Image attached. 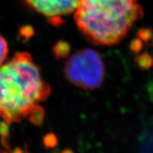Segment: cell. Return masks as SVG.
<instances>
[{
    "label": "cell",
    "mask_w": 153,
    "mask_h": 153,
    "mask_svg": "<svg viewBox=\"0 0 153 153\" xmlns=\"http://www.w3.org/2000/svg\"><path fill=\"white\" fill-rule=\"evenodd\" d=\"M50 92L29 53H16L0 67V116L9 124L26 119L42 123L44 111L40 104Z\"/></svg>",
    "instance_id": "1"
},
{
    "label": "cell",
    "mask_w": 153,
    "mask_h": 153,
    "mask_svg": "<svg viewBox=\"0 0 153 153\" xmlns=\"http://www.w3.org/2000/svg\"><path fill=\"white\" fill-rule=\"evenodd\" d=\"M142 16L137 0H79L74 12L79 30L101 45L120 42Z\"/></svg>",
    "instance_id": "2"
},
{
    "label": "cell",
    "mask_w": 153,
    "mask_h": 153,
    "mask_svg": "<svg viewBox=\"0 0 153 153\" xmlns=\"http://www.w3.org/2000/svg\"><path fill=\"white\" fill-rule=\"evenodd\" d=\"M64 74L71 84L80 88L92 90L101 86L105 77V66L96 51L85 48L69 57Z\"/></svg>",
    "instance_id": "3"
},
{
    "label": "cell",
    "mask_w": 153,
    "mask_h": 153,
    "mask_svg": "<svg viewBox=\"0 0 153 153\" xmlns=\"http://www.w3.org/2000/svg\"><path fill=\"white\" fill-rule=\"evenodd\" d=\"M27 6L51 20H59L76 10L79 0H23Z\"/></svg>",
    "instance_id": "4"
},
{
    "label": "cell",
    "mask_w": 153,
    "mask_h": 153,
    "mask_svg": "<svg viewBox=\"0 0 153 153\" xmlns=\"http://www.w3.org/2000/svg\"><path fill=\"white\" fill-rule=\"evenodd\" d=\"M137 63L141 68L147 70L152 66L153 59L150 55L148 53H144L138 57Z\"/></svg>",
    "instance_id": "5"
},
{
    "label": "cell",
    "mask_w": 153,
    "mask_h": 153,
    "mask_svg": "<svg viewBox=\"0 0 153 153\" xmlns=\"http://www.w3.org/2000/svg\"><path fill=\"white\" fill-rule=\"evenodd\" d=\"M8 44L3 37L0 34V67L3 64L8 54Z\"/></svg>",
    "instance_id": "6"
},
{
    "label": "cell",
    "mask_w": 153,
    "mask_h": 153,
    "mask_svg": "<svg viewBox=\"0 0 153 153\" xmlns=\"http://www.w3.org/2000/svg\"><path fill=\"white\" fill-rule=\"evenodd\" d=\"M139 34H140V36L143 38L144 40L147 41L152 37L153 33L151 29H142V30H140Z\"/></svg>",
    "instance_id": "7"
},
{
    "label": "cell",
    "mask_w": 153,
    "mask_h": 153,
    "mask_svg": "<svg viewBox=\"0 0 153 153\" xmlns=\"http://www.w3.org/2000/svg\"><path fill=\"white\" fill-rule=\"evenodd\" d=\"M133 48L136 52L139 51L141 48V42L139 40H135L133 42Z\"/></svg>",
    "instance_id": "8"
},
{
    "label": "cell",
    "mask_w": 153,
    "mask_h": 153,
    "mask_svg": "<svg viewBox=\"0 0 153 153\" xmlns=\"http://www.w3.org/2000/svg\"><path fill=\"white\" fill-rule=\"evenodd\" d=\"M62 153H73L71 151H69V150H67V151H63Z\"/></svg>",
    "instance_id": "9"
}]
</instances>
